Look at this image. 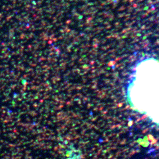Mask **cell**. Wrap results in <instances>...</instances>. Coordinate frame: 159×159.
I'll list each match as a JSON object with an SVG mask.
<instances>
[]
</instances>
